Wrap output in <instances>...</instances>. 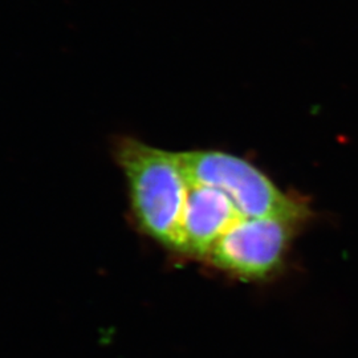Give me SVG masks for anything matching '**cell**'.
Returning a JSON list of instances; mask_svg holds the SVG:
<instances>
[{"mask_svg": "<svg viewBox=\"0 0 358 358\" xmlns=\"http://www.w3.org/2000/svg\"><path fill=\"white\" fill-rule=\"evenodd\" d=\"M192 185L224 192L243 217H282L299 223L307 208L279 190L259 169L243 158L217 150L182 153Z\"/></svg>", "mask_w": 358, "mask_h": 358, "instance_id": "7a4b0ae2", "label": "cell"}, {"mask_svg": "<svg viewBox=\"0 0 358 358\" xmlns=\"http://www.w3.org/2000/svg\"><path fill=\"white\" fill-rule=\"evenodd\" d=\"M296 222L241 217L214 245L213 263L244 278H262L282 263Z\"/></svg>", "mask_w": 358, "mask_h": 358, "instance_id": "3957f363", "label": "cell"}, {"mask_svg": "<svg viewBox=\"0 0 358 358\" xmlns=\"http://www.w3.org/2000/svg\"><path fill=\"white\" fill-rule=\"evenodd\" d=\"M239 217L224 192L192 185L182 217L180 251L192 255H210L217 241Z\"/></svg>", "mask_w": 358, "mask_h": 358, "instance_id": "277c9868", "label": "cell"}, {"mask_svg": "<svg viewBox=\"0 0 358 358\" xmlns=\"http://www.w3.org/2000/svg\"><path fill=\"white\" fill-rule=\"evenodd\" d=\"M115 157L128 180L130 203L142 230L180 251V227L192 182L182 153L121 138Z\"/></svg>", "mask_w": 358, "mask_h": 358, "instance_id": "6da1fadb", "label": "cell"}]
</instances>
